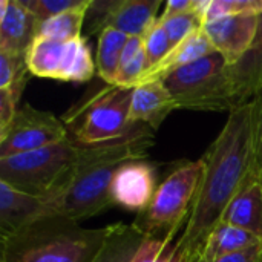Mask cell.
Returning <instances> with one entry per match:
<instances>
[{
	"label": "cell",
	"mask_w": 262,
	"mask_h": 262,
	"mask_svg": "<svg viewBox=\"0 0 262 262\" xmlns=\"http://www.w3.org/2000/svg\"><path fill=\"white\" fill-rule=\"evenodd\" d=\"M252 11L262 12V0H207L203 12V21L206 25L229 15Z\"/></svg>",
	"instance_id": "cell-26"
},
{
	"label": "cell",
	"mask_w": 262,
	"mask_h": 262,
	"mask_svg": "<svg viewBox=\"0 0 262 262\" xmlns=\"http://www.w3.org/2000/svg\"><path fill=\"white\" fill-rule=\"evenodd\" d=\"M17 111H18V103L6 91H0V138L11 127Z\"/></svg>",
	"instance_id": "cell-32"
},
{
	"label": "cell",
	"mask_w": 262,
	"mask_h": 262,
	"mask_svg": "<svg viewBox=\"0 0 262 262\" xmlns=\"http://www.w3.org/2000/svg\"><path fill=\"white\" fill-rule=\"evenodd\" d=\"M143 46H144L147 66H149L147 69L157 66L173 49L172 41H170L169 35L166 34V31H164V28L161 26L160 21H157L152 26V29L143 37Z\"/></svg>",
	"instance_id": "cell-28"
},
{
	"label": "cell",
	"mask_w": 262,
	"mask_h": 262,
	"mask_svg": "<svg viewBox=\"0 0 262 262\" xmlns=\"http://www.w3.org/2000/svg\"><path fill=\"white\" fill-rule=\"evenodd\" d=\"M259 244H262V239L255 236L253 233L244 229L221 223L206 241L198 262L213 261L221 256H226L239 250H246Z\"/></svg>",
	"instance_id": "cell-20"
},
{
	"label": "cell",
	"mask_w": 262,
	"mask_h": 262,
	"mask_svg": "<svg viewBox=\"0 0 262 262\" xmlns=\"http://www.w3.org/2000/svg\"><path fill=\"white\" fill-rule=\"evenodd\" d=\"M213 52H215V49H213L209 37L206 35L204 29L201 28L200 31L189 35L178 46H175L170 51V54L164 60H161L157 66L147 69L137 86L152 83V81H161L164 77H167L173 71H177L183 66H187L193 61H198Z\"/></svg>",
	"instance_id": "cell-17"
},
{
	"label": "cell",
	"mask_w": 262,
	"mask_h": 262,
	"mask_svg": "<svg viewBox=\"0 0 262 262\" xmlns=\"http://www.w3.org/2000/svg\"><path fill=\"white\" fill-rule=\"evenodd\" d=\"M43 198L25 193L0 181V236H9L45 216Z\"/></svg>",
	"instance_id": "cell-14"
},
{
	"label": "cell",
	"mask_w": 262,
	"mask_h": 262,
	"mask_svg": "<svg viewBox=\"0 0 262 262\" xmlns=\"http://www.w3.org/2000/svg\"><path fill=\"white\" fill-rule=\"evenodd\" d=\"M173 111H178L177 104L163 81L134 88L130 101V121L134 124H144L157 130Z\"/></svg>",
	"instance_id": "cell-15"
},
{
	"label": "cell",
	"mask_w": 262,
	"mask_h": 262,
	"mask_svg": "<svg viewBox=\"0 0 262 262\" xmlns=\"http://www.w3.org/2000/svg\"><path fill=\"white\" fill-rule=\"evenodd\" d=\"M253 101H255V137H253L255 175L262 183V91L253 98Z\"/></svg>",
	"instance_id": "cell-31"
},
{
	"label": "cell",
	"mask_w": 262,
	"mask_h": 262,
	"mask_svg": "<svg viewBox=\"0 0 262 262\" xmlns=\"http://www.w3.org/2000/svg\"><path fill=\"white\" fill-rule=\"evenodd\" d=\"M177 239L172 235L166 238H147L132 262H180L173 253Z\"/></svg>",
	"instance_id": "cell-27"
},
{
	"label": "cell",
	"mask_w": 262,
	"mask_h": 262,
	"mask_svg": "<svg viewBox=\"0 0 262 262\" xmlns=\"http://www.w3.org/2000/svg\"><path fill=\"white\" fill-rule=\"evenodd\" d=\"M226 66V60L218 52H213L173 71L161 81L170 92L177 109L224 112L221 103V78Z\"/></svg>",
	"instance_id": "cell-7"
},
{
	"label": "cell",
	"mask_w": 262,
	"mask_h": 262,
	"mask_svg": "<svg viewBox=\"0 0 262 262\" xmlns=\"http://www.w3.org/2000/svg\"><path fill=\"white\" fill-rule=\"evenodd\" d=\"M29 77L32 75L26 63V54L0 51V91H6L18 103Z\"/></svg>",
	"instance_id": "cell-24"
},
{
	"label": "cell",
	"mask_w": 262,
	"mask_h": 262,
	"mask_svg": "<svg viewBox=\"0 0 262 262\" xmlns=\"http://www.w3.org/2000/svg\"><path fill=\"white\" fill-rule=\"evenodd\" d=\"M86 0H21V3L37 17L40 23H45L63 12L81 6Z\"/></svg>",
	"instance_id": "cell-29"
},
{
	"label": "cell",
	"mask_w": 262,
	"mask_h": 262,
	"mask_svg": "<svg viewBox=\"0 0 262 262\" xmlns=\"http://www.w3.org/2000/svg\"><path fill=\"white\" fill-rule=\"evenodd\" d=\"M26 63L31 75L61 81L86 83L97 72L84 37L71 41L37 37L26 54Z\"/></svg>",
	"instance_id": "cell-8"
},
{
	"label": "cell",
	"mask_w": 262,
	"mask_h": 262,
	"mask_svg": "<svg viewBox=\"0 0 262 262\" xmlns=\"http://www.w3.org/2000/svg\"><path fill=\"white\" fill-rule=\"evenodd\" d=\"M161 0H114L104 29L114 28L127 37H144L158 21Z\"/></svg>",
	"instance_id": "cell-16"
},
{
	"label": "cell",
	"mask_w": 262,
	"mask_h": 262,
	"mask_svg": "<svg viewBox=\"0 0 262 262\" xmlns=\"http://www.w3.org/2000/svg\"><path fill=\"white\" fill-rule=\"evenodd\" d=\"M134 89L107 84L72 107L63 123L78 144L92 146L118 140L137 124L130 121Z\"/></svg>",
	"instance_id": "cell-6"
},
{
	"label": "cell",
	"mask_w": 262,
	"mask_h": 262,
	"mask_svg": "<svg viewBox=\"0 0 262 262\" xmlns=\"http://www.w3.org/2000/svg\"><path fill=\"white\" fill-rule=\"evenodd\" d=\"M158 21L164 28L166 34L169 35L172 46H178L181 41H184L189 35L200 31L204 26L203 14L200 11L186 12V14H177L172 17L161 18L158 17Z\"/></svg>",
	"instance_id": "cell-25"
},
{
	"label": "cell",
	"mask_w": 262,
	"mask_h": 262,
	"mask_svg": "<svg viewBox=\"0 0 262 262\" xmlns=\"http://www.w3.org/2000/svg\"><path fill=\"white\" fill-rule=\"evenodd\" d=\"M261 12H243L229 15L203 26L215 52H218L227 66L236 63L252 46L259 28Z\"/></svg>",
	"instance_id": "cell-11"
},
{
	"label": "cell",
	"mask_w": 262,
	"mask_h": 262,
	"mask_svg": "<svg viewBox=\"0 0 262 262\" xmlns=\"http://www.w3.org/2000/svg\"><path fill=\"white\" fill-rule=\"evenodd\" d=\"M111 226L86 229L63 216H45L2 238L0 262H92Z\"/></svg>",
	"instance_id": "cell-3"
},
{
	"label": "cell",
	"mask_w": 262,
	"mask_h": 262,
	"mask_svg": "<svg viewBox=\"0 0 262 262\" xmlns=\"http://www.w3.org/2000/svg\"><path fill=\"white\" fill-rule=\"evenodd\" d=\"M157 169L144 161H130L118 169L112 180L111 196L115 206L141 213L155 195Z\"/></svg>",
	"instance_id": "cell-12"
},
{
	"label": "cell",
	"mask_w": 262,
	"mask_h": 262,
	"mask_svg": "<svg viewBox=\"0 0 262 262\" xmlns=\"http://www.w3.org/2000/svg\"><path fill=\"white\" fill-rule=\"evenodd\" d=\"M40 25L21 0H0V51L28 54Z\"/></svg>",
	"instance_id": "cell-13"
},
{
	"label": "cell",
	"mask_w": 262,
	"mask_h": 262,
	"mask_svg": "<svg viewBox=\"0 0 262 262\" xmlns=\"http://www.w3.org/2000/svg\"><path fill=\"white\" fill-rule=\"evenodd\" d=\"M221 223L244 229L262 239V183L256 175L233 198Z\"/></svg>",
	"instance_id": "cell-18"
},
{
	"label": "cell",
	"mask_w": 262,
	"mask_h": 262,
	"mask_svg": "<svg viewBox=\"0 0 262 262\" xmlns=\"http://www.w3.org/2000/svg\"><path fill=\"white\" fill-rule=\"evenodd\" d=\"M203 167L201 158L177 166L158 184L149 206L137 215L132 224L149 238L181 233L198 192Z\"/></svg>",
	"instance_id": "cell-5"
},
{
	"label": "cell",
	"mask_w": 262,
	"mask_h": 262,
	"mask_svg": "<svg viewBox=\"0 0 262 262\" xmlns=\"http://www.w3.org/2000/svg\"><path fill=\"white\" fill-rule=\"evenodd\" d=\"M91 0H86L81 6L71 9L68 12H63L45 23L40 25L38 37H48L58 41H71L77 40L81 35V29L84 26V18L88 12Z\"/></svg>",
	"instance_id": "cell-22"
},
{
	"label": "cell",
	"mask_w": 262,
	"mask_h": 262,
	"mask_svg": "<svg viewBox=\"0 0 262 262\" xmlns=\"http://www.w3.org/2000/svg\"><path fill=\"white\" fill-rule=\"evenodd\" d=\"M255 101L232 111L206 150L198 192L173 253L180 262H198L201 250L221 224L230 203L255 177Z\"/></svg>",
	"instance_id": "cell-1"
},
{
	"label": "cell",
	"mask_w": 262,
	"mask_h": 262,
	"mask_svg": "<svg viewBox=\"0 0 262 262\" xmlns=\"http://www.w3.org/2000/svg\"><path fill=\"white\" fill-rule=\"evenodd\" d=\"M207 262H262V244Z\"/></svg>",
	"instance_id": "cell-33"
},
{
	"label": "cell",
	"mask_w": 262,
	"mask_h": 262,
	"mask_svg": "<svg viewBox=\"0 0 262 262\" xmlns=\"http://www.w3.org/2000/svg\"><path fill=\"white\" fill-rule=\"evenodd\" d=\"M127 41H129V37L114 28H107L98 35L95 66H97L98 77L106 84L115 83L121 55Z\"/></svg>",
	"instance_id": "cell-21"
},
{
	"label": "cell",
	"mask_w": 262,
	"mask_h": 262,
	"mask_svg": "<svg viewBox=\"0 0 262 262\" xmlns=\"http://www.w3.org/2000/svg\"><path fill=\"white\" fill-rule=\"evenodd\" d=\"M84 144L71 135L43 149L0 160V181L25 193L51 200L68 184Z\"/></svg>",
	"instance_id": "cell-4"
},
{
	"label": "cell",
	"mask_w": 262,
	"mask_h": 262,
	"mask_svg": "<svg viewBox=\"0 0 262 262\" xmlns=\"http://www.w3.org/2000/svg\"><path fill=\"white\" fill-rule=\"evenodd\" d=\"M114 5V0H91L84 18V28H86V37H92L95 34H101L104 31L106 18L109 15V11Z\"/></svg>",
	"instance_id": "cell-30"
},
{
	"label": "cell",
	"mask_w": 262,
	"mask_h": 262,
	"mask_svg": "<svg viewBox=\"0 0 262 262\" xmlns=\"http://www.w3.org/2000/svg\"><path fill=\"white\" fill-rule=\"evenodd\" d=\"M147 60L144 54L143 38L141 37H129V41L123 51L120 68L117 72V78L114 86L134 89L144 72L147 71Z\"/></svg>",
	"instance_id": "cell-23"
},
{
	"label": "cell",
	"mask_w": 262,
	"mask_h": 262,
	"mask_svg": "<svg viewBox=\"0 0 262 262\" xmlns=\"http://www.w3.org/2000/svg\"><path fill=\"white\" fill-rule=\"evenodd\" d=\"M152 132L149 126L137 124L118 140L84 146L68 184L58 195L45 200V216H63L80 223L114 207L111 186L115 173L126 163L147 157V149L154 143Z\"/></svg>",
	"instance_id": "cell-2"
},
{
	"label": "cell",
	"mask_w": 262,
	"mask_h": 262,
	"mask_svg": "<svg viewBox=\"0 0 262 262\" xmlns=\"http://www.w3.org/2000/svg\"><path fill=\"white\" fill-rule=\"evenodd\" d=\"M262 91V12L255 41L233 64L226 66L221 78L223 111L232 112L252 101Z\"/></svg>",
	"instance_id": "cell-10"
},
{
	"label": "cell",
	"mask_w": 262,
	"mask_h": 262,
	"mask_svg": "<svg viewBox=\"0 0 262 262\" xmlns=\"http://www.w3.org/2000/svg\"><path fill=\"white\" fill-rule=\"evenodd\" d=\"M147 238L134 224H112L107 238L92 262H132Z\"/></svg>",
	"instance_id": "cell-19"
},
{
	"label": "cell",
	"mask_w": 262,
	"mask_h": 262,
	"mask_svg": "<svg viewBox=\"0 0 262 262\" xmlns=\"http://www.w3.org/2000/svg\"><path fill=\"white\" fill-rule=\"evenodd\" d=\"M69 137L63 120L29 103L18 107L11 127L0 138V160L60 143Z\"/></svg>",
	"instance_id": "cell-9"
}]
</instances>
